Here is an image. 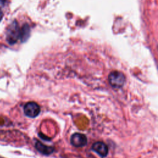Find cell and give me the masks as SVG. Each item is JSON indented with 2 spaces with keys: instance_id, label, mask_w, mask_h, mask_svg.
Returning a JSON list of instances; mask_svg holds the SVG:
<instances>
[{
  "instance_id": "cell-1",
  "label": "cell",
  "mask_w": 158,
  "mask_h": 158,
  "mask_svg": "<svg viewBox=\"0 0 158 158\" xmlns=\"http://www.w3.org/2000/svg\"><path fill=\"white\" fill-rule=\"evenodd\" d=\"M20 28L16 21L12 22L8 27L7 33H6V40L10 44H13L17 42L18 39L20 38Z\"/></svg>"
},
{
  "instance_id": "cell-2",
  "label": "cell",
  "mask_w": 158,
  "mask_h": 158,
  "mask_svg": "<svg viewBox=\"0 0 158 158\" xmlns=\"http://www.w3.org/2000/svg\"><path fill=\"white\" fill-rule=\"evenodd\" d=\"M108 80L111 86L114 88H118L123 86L125 81V77L121 72L114 71L109 74Z\"/></svg>"
},
{
  "instance_id": "cell-3",
  "label": "cell",
  "mask_w": 158,
  "mask_h": 158,
  "mask_svg": "<svg viewBox=\"0 0 158 158\" xmlns=\"http://www.w3.org/2000/svg\"><path fill=\"white\" fill-rule=\"evenodd\" d=\"M41 109L40 106L35 102H28L23 107L25 115L30 118H35L40 113Z\"/></svg>"
},
{
  "instance_id": "cell-4",
  "label": "cell",
  "mask_w": 158,
  "mask_h": 158,
  "mask_svg": "<svg viewBox=\"0 0 158 158\" xmlns=\"http://www.w3.org/2000/svg\"><path fill=\"white\" fill-rule=\"evenodd\" d=\"M88 139L85 135L80 133H75L70 137L71 144L77 148H80L87 144Z\"/></svg>"
},
{
  "instance_id": "cell-5",
  "label": "cell",
  "mask_w": 158,
  "mask_h": 158,
  "mask_svg": "<svg viewBox=\"0 0 158 158\" xmlns=\"http://www.w3.org/2000/svg\"><path fill=\"white\" fill-rule=\"evenodd\" d=\"M92 150L96 152L101 157H106L108 154L109 149L107 146L102 141H97L95 142L92 145Z\"/></svg>"
},
{
  "instance_id": "cell-6",
  "label": "cell",
  "mask_w": 158,
  "mask_h": 158,
  "mask_svg": "<svg viewBox=\"0 0 158 158\" xmlns=\"http://www.w3.org/2000/svg\"><path fill=\"white\" fill-rule=\"evenodd\" d=\"M35 148L41 154L44 155H49L52 154L54 151V148L51 146H48L43 144L42 143L36 141L35 143Z\"/></svg>"
},
{
  "instance_id": "cell-7",
  "label": "cell",
  "mask_w": 158,
  "mask_h": 158,
  "mask_svg": "<svg viewBox=\"0 0 158 158\" xmlns=\"http://www.w3.org/2000/svg\"><path fill=\"white\" fill-rule=\"evenodd\" d=\"M29 33H30V29H29L28 25L27 24L24 25L22 27V28H20V38L22 41H25L28 38Z\"/></svg>"
},
{
  "instance_id": "cell-8",
  "label": "cell",
  "mask_w": 158,
  "mask_h": 158,
  "mask_svg": "<svg viewBox=\"0 0 158 158\" xmlns=\"http://www.w3.org/2000/svg\"><path fill=\"white\" fill-rule=\"evenodd\" d=\"M2 16H3V13H2V11L1 10V9H0V22L2 19Z\"/></svg>"
},
{
  "instance_id": "cell-9",
  "label": "cell",
  "mask_w": 158,
  "mask_h": 158,
  "mask_svg": "<svg viewBox=\"0 0 158 158\" xmlns=\"http://www.w3.org/2000/svg\"><path fill=\"white\" fill-rule=\"evenodd\" d=\"M0 158H4V157H0Z\"/></svg>"
}]
</instances>
